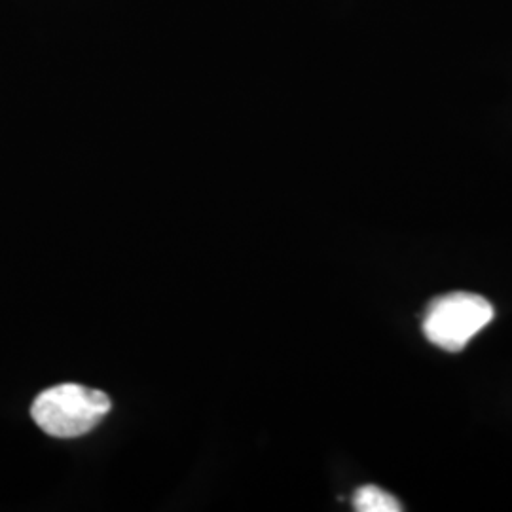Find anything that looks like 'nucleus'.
<instances>
[{
  "mask_svg": "<svg viewBox=\"0 0 512 512\" xmlns=\"http://www.w3.org/2000/svg\"><path fill=\"white\" fill-rule=\"evenodd\" d=\"M112 408L109 395L84 385L61 384L42 391L31 406L38 427L55 439L90 433Z\"/></svg>",
  "mask_w": 512,
  "mask_h": 512,
  "instance_id": "f257e3e1",
  "label": "nucleus"
},
{
  "mask_svg": "<svg viewBox=\"0 0 512 512\" xmlns=\"http://www.w3.org/2000/svg\"><path fill=\"white\" fill-rule=\"evenodd\" d=\"M494 315V306L480 294L448 293L427 306L421 327L431 344L458 353L492 323Z\"/></svg>",
  "mask_w": 512,
  "mask_h": 512,
  "instance_id": "f03ea898",
  "label": "nucleus"
},
{
  "mask_svg": "<svg viewBox=\"0 0 512 512\" xmlns=\"http://www.w3.org/2000/svg\"><path fill=\"white\" fill-rule=\"evenodd\" d=\"M353 507L359 512H399L401 503L378 486H363L353 495Z\"/></svg>",
  "mask_w": 512,
  "mask_h": 512,
  "instance_id": "7ed1b4c3",
  "label": "nucleus"
}]
</instances>
